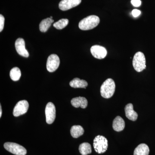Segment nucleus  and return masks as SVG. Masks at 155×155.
Returning <instances> with one entry per match:
<instances>
[{
    "mask_svg": "<svg viewBox=\"0 0 155 155\" xmlns=\"http://www.w3.org/2000/svg\"><path fill=\"white\" fill-rule=\"evenodd\" d=\"M100 21L98 17L95 15H91L81 20L78 27L82 30H91L97 26Z\"/></svg>",
    "mask_w": 155,
    "mask_h": 155,
    "instance_id": "obj_1",
    "label": "nucleus"
},
{
    "mask_svg": "<svg viewBox=\"0 0 155 155\" xmlns=\"http://www.w3.org/2000/svg\"><path fill=\"white\" fill-rule=\"evenodd\" d=\"M116 89V84L112 78H108L103 83L101 87V95L108 99L114 95Z\"/></svg>",
    "mask_w": 155,
    "mask_h": 155,
    "instance_id": "obj_2",
    "label": "nucleus"
},
{
    "mask_svg": "<svg viewBox=\"0 0 155 155\" xmlns=\"http://www.w3.org/2000/svg\"><path fill=\"white\" fill-rule=\"evenodd\" d=\"M93 146L97 153L99 154L103 153L107 150V140L103 136H97L94 140Z\"/></svg>",
    "mask_w": 155,
    "mask_h": 155,
    "instance_id": "obj_3",
    "label": "nucleus"
},
{
    "mask_svg": "<svg viewBox=\"0 0 155 155\" xmlns=\"http://www.w3.org/2000/svg\"><path fill=\"white\" fill-rule=\"evenodd\" d=\"M132 64L134 69L137 72H141L146 67V59L144 54L141 52L136 53L133 58Z\"/></svg>",
    "mask_w": 155,
    "mask_h": 155,
    "instance_id": "obj_4",
    "label": "nucleus"
},
{
    "mask_svg": "<svg viewBox=\"0 0 155 155\" xmlns=\"http://www.w3.org/2000/svg\"><path fill=\"white\" fill-rule=\"evenodd\" d=\"M4 147L14 155H25L27 153V150L24 147L14 143L6 142L4 144Z\"/></svg>",
    "mask_w": 155,
    "mask_h": 155,
    "instance_id": "obj_5",
    "label": "nucleus"
},
{
    "mask_svg": "<svg viewBox=\"0 0 155 155\" xmlns=\"http://www.w3.org/2000/svg\"><path fill=\"white\" fill-rule=\"evenodd\" d=\"M60 64V58L55 54L51 55L48 58L47 62V69L48 72H52L58 69Z\"/></svg>",
    "mask_w": 155,
    "mask_h": 155,
    "instance_id": "obj_6",
    "label": "nucleus"
},
{
    "mask_svg": "<svg viewBox=\"0 0 155 155\" xmlns=\"http://www.w3.org/2000/svg\"><path fill=\"white\" fill-rule=\"evenodd\" d=\"M29 104L26 100L19 101L14 107L13 115L15 117H18L25 114L28 111Z\"/></svg>",
    "mask_w": 155,
    "mask_h": 155,
    "instance_id": "obj_7",
    "label": "nucleus"
},
{
    "mask_svg": "<svg viewBox=\"0 0 155 155\" xmlns=\"http://www.w3.org/2000/svg\"><path fill=\"white\" fill-rule=\"evenodd\" d=\"M45 113L47 123L51 124L56 118V108L54 104L51 102L48 103L46 107Z\"/></svg>",
    "mask_w": 155,
    "mask_h": 155,
    "instance_id": "obj_8",
    "label": "nucleus"
},
{
    "mask_svg": "<svg viewBox=\"0 0 155 155\" xmlns=\"http://www.w3.org/2000/svg\"><path fill=\"white\" fill-rule=\"evenodd\" d=\"M91 52L94 58L98 59H104L107 55V51L104 47L95 45L91 48Z\"/></svg>",
    "mask_w": 155,
    "mask_h": 155,
    "instance_id": "obj_9",
    "label": "nucleus"
},
{
    "mask_svg": "<svg viewBox=\"0 0 155 155\" xmlns=\"http://www.w3.org/2000/svg\"><path fill=\"white\" fill-rule=\"evenodd\" d=\"M81 0H62L59 3V8L63 11L75 8L80 4Z\"/></svg>",
    "mask_w": 155,
    "mask_h": 155,
    "instance_id": "obj_10",
    "label": "nucleus"
},
{
    "mask_svg": "<svg viewBox=\"0 0 155 155\" xmlns=\"http://www.w3.org/2000/svg\"><path fill=\"white\" fill-rule=\"evenodd\" d=\"M15 48L17 52L20 55L26 58L29 57V53L25 49V41L23 38L17 39L15 42Z\"/></svg>",
    "mask_w": 155,
    "mask_h": 155,
    "instance_id": "obj_11",
    "label": "nucleus"
},
{
    "mask_svg": "<svg viewBox=\"0 0 155 155\" xmlns=\"http://www.w3.org/2000/svg\"><path fill=\"white\" fill-rule=\"evenodd\" d=\"M125 116L127 119L133 121H135L137 119L138 115L134 110L133 105L132 104H127L125 106Z\"/></svg>",
    "mask_w": 155,
    "mask_h": 155,
    "instance_id": "obj_12",
    "label": "nucleus"
},
{
    "mask_svg": "<svg viewBox=\"0 0 155 155\" xmlns=\"http://www.w3.org/2000/svg\"><path fill=\"white\" fill-rule=\"evenodd\" d=\"M71 102L73 107L75 108L80 107L82 109L86 108L88 104L87 100L85 97H81L74 98L71 100Z\"/></svg>",
    "mask_w": 155,
    "mask_h": 155,
    "instance_id": "obj_13",
    "label": "nucleus"
},
{
    "mask_svg": "<svg viewBox=\"0 0 155 155\" xmlns=\"http://www.w3.org/2000/svg\"><path fill=\"white\" fill-rule=\"evenodd\" d=\"M125 127V122L122 117L117 116L113 121V127L115 131H122Z\"/></svg>",
    "mask_w": 155,
    "mask_h": 155,
    "instance_id": "obj_14",
    "label": "nucleus"
},
{
    "mask_svg": "<svg viewBox=\"0 0 155 155\" xmlns=\"http://www.w3.org/2000/svg\"><path fill=\"white\" fill-rule=\"evenodd\" d=\"M150 149L148 146L145 143L139 145L134 150V155H148Z\"/></svg>",
    "mask_w": 155,
    "mask_h": 155,
    "instance_id": "obj_15",
    "label": "nucleus"
},
{
    "mask_svg": "<svg viewBox=\"0 0 155 155\" xmlns=\"http://www.w3.org/2000/svg\"><path fill=\"white\" fill-rule=\"evenodd\" d=\"M70 86L73 88H86L88 84L86 81L81 80L78 78H75L69 83Z\"/></svg>",
    "mask_w": 155,
    "mask_h": 155,
    "instance_id": "obj_16",
    "label": "nucleus"
},
{
    "mask_svg": "<svg viewBox=\"0 0 155 155\" xmlns=\"http://www.w3.org/2000/svg\"><path fill=\"white\" fill-rule=\"evenodd\" d=\"M70 133L72 137L77 138L83 135L84 130L80 125H74L71 127Z\"/></svg>",
    "mask_w": 155,
    "mask_h": 155,
    "instance_id": "obj_17",
    "label": "nucleus"
},
{
    "mask_svg": "<svg viewBox=\"0 0 155 155\" xmlns=\"http://www.w3.org/2000/svg\"><path fill=\"white\" fill-rule=\"evenodd\" d=\"M54 20L50 18H46L42 20L39 24V29L41 32H45L47 31Z\"/></svg>",
    "mask_w": 155,
    "mask_h": 155,
    "instance_id": "obj_18",
    "label": "nucleus"
},
{
    "mask_svg": "<svg viewBox=\"0 0 155 155\" xmlns=\"http://www.w3.org/2000/svg\"><path fill=\"white\" fill-rule=\"evenodd\" d=\"M79 151L82 155H87L91 153V145L88 143H83L79 146Z\"/></svg>",
    "mask_w": 155,
    "mask_h": 155,
    "instance_id": "obj_19",
    "label": "nucleus"
},
{
    "mask_svg": "<svg viewBox=\"0 0 155 155\" xmlns=\"http://www.w3.org/2000/svg\"><path fill=\"white\" fill-rule=\"evenodd\" d=\"M10 75L12 80L14 81L19 80L21 75L20 69L18 67H14L10 71Z\"/></svg>",
    "mask_w": 155,
    "mask_h": 155,
    "instance_id": "obj_20",
    "label": "nucleus"
},
{
    "mask_svg": "<svg viewBox=\"0 0 155 155\" xmlns=\"http://www.w3.org/2000/svg\"><path fill=\"white\" fill-rule=\"evenodd\" d=\"M69 20L67 19H60L58 22L54 23V26L58 29H62L68 25Z\"/></svg>",
    "mask_w": 155,
    "mask_h": 155,
    "instance_id": "obj_21",
    "label": "nucleus"
},
{
    "mask_svg": "<svg viewBox=\"0 0 155 155\" xmlns=\"http://www.w3.org/2000/svg\"><path fill=\"white\" fill-rule=\"evenodd\" d=\"M5 17L2 15L1 14L0 15V31L2 32L3 30L4 27V25H5Z\"/></svg>",
    "mask_w": 155,
    "mask_h": 155,
    "instance_id": "obj_22",
    "label": "nucleus"
},
{
    "mask_svg": "<svg viewBox=\"0 0 155 155\" xmlns=\"http://www.w3.org/2000/svg\"><path fill=\"white\" fill-rule=\"evenodd\" d=\"M132 5L135 7H139L141 5V2L140 0H131Z\"/></svg>",
    "mask_w": 155,
    "mask_h": 155,
    "instance_id": "obj_23",
    "label": "nucleus"
},
{
    "mask_svg": "<svg viewBox=\"0 0 155 155\" xmlns=\"http://www.w3.org/2000/svg\"><path fill=\"white\" fill-rule=\"evenodd\" d=\"M131 14H132V16L134 17H138L141 14V11H140V10H137V9H134V10L132 11Z\"/></svg>",
    "mask_w": 155,
    "mask_h": 155,
    "instance_id": "obj_24",
    "label": "nucleus"
},
{
    "mask_svg": "<svg viewBox=\"0 0 155 155\" xmlns=\"http://www.w3.org/2000/svg\"><path fill=\"white\" fill-rule=\"evenodd\" d=\"M2 106L1 105L0 106V117H2Z\"/></svg>",
    "mask_w": 155,
    "mask_h": 155,
    "instance_id": "obj_25",
    "label": "nucleus"
},
{
    "mask_svg": "<svg viewBox=\"0 0 155 155\" xmlns=\"http://www.w3.org/2000/svg\"><path fill=\"white\" fill-rule=\"evenodd\" d=\"M50 18H51V19H52L53 17L51 16V17H50Z\"/></svg>",
    "mask_w": 155,
    "mask_h": 155,
    "instance_id": "obj_26",
    "label": "nucleus"
}]
</instances>
